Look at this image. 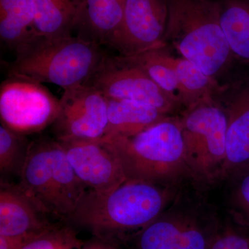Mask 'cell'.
Returning <instances> with one entry per match:
<instances>
[{"mask_svg": "<svg viewBox=\"0 0 249 249\" xmlns=\"http://www.w3.org/2000/svg\"><path fill=\"white\" fill-rule=\"evenodd\" d=\"M179 191V187L137 179L105 193L88 190L65 222L121 245L155 220Z\"/></svg>", "mask_w": 249, "mask_h": 249, "instance_id": "cell-1", "label": "cell"}, {"mask_svg": "<svg viewBox=\"0 0 249 249\" xmlns=\"http://www.w3.org/2000/svg\"><path fill=\"white\" fill-rule=\"evenodd\" d=\"M11 77L58 85L63 89L84 84L106 53L101 45L72 35H36L15 49Z\"/></svg>", "mask_w": 249, "mask_h": 249, "instance_id": "cell-2", "label": "cell"}, {"mask_svg": "<svg viewBox=\"0 0 249 249\" xmlns=\"http://www.w3.org/2000/svg\"><path fill=\"white\" fill-rule=\"evenodd\" d=\"M103 139L119 156L127 179L175 187L193 179L179 118L167 116L131 137Z\"/></svg>", "mask_w": 249, "mask_h": 249, "instance_id": "cell-3", "label": "cell"}, {"mask_svg": "<svg viewBox=\"0 0 249 249\" xmlns=\"http://www.w3.org/2000/svg\"><path fill=\"white\" fill-rule=\"evenodd\" d=\"M215 78L232 56L212 0H168L164 43Z\"/></svg>", "mask_w": 249, "mask_h": 249, "instance_id": "cell-4", "label": "cell"}, {"mask_svg": "<svg viewBox=\"0 0 249 249\" xmlns=\"http://www.w3.org/2000/svg\"><path fill=\"white\" fill-rule=\"evenodd\" d=\"M19 178L21 186L49 215L65 222L88 191L55 139L31 142Z\"/></svg>", "mask_w": 249, "mask_h": 249, "instance_id": "cell-5", "label": "cell"}, {"mask_svg": "<svg viewBox=\"0 0 249 249\" xmlns=\"http://www.w3.org/2000/svg\"><path fill=\"white\" fill-rule=\"evenodd\" d=\"M196 199L179 191L155 220L126 240L129 248L209 249L220 228L213 211Z\"/></svg>", "mask_w": 249, "mask_h": 249, "instance_id": "cell-6", "label": "cell"}, {"mask_svg": "<svg viewBox=\"0 0 249 249\" xmlns=\"http://www.w3.org/2000/svg\"><path fill=\"white\" fill-rule=\"evenodd\" d=\"M179 119L193 179L210 184L223 178L228 126L224 107L214 98H206L186 108Z\"/></svg>", "mask_w": 249, "mask_h": 249, "instance_id": "cell-7", "label": "cell"}, {"mask_svg": "<svg viewBox=\"0 0 249 249\" xmlns=\"http://www.w3.org/2000/svg\"><path fill=\"white\" fill-rule=\"evenodd\" d=\"M59 107L60 99L41 83L11 77L0 87L1 124L23 135L52 125Z\"/></svg>", "mask_w": 249, "mask_h": 249, "instance_id": "cell-8", "label": "cell"}, {"mask_svg": "<svg viewBox=\"0 0 249 249\" xmlns=\"http://www.w3.org/2000/svg\"><path fill=\"white\" fill-rule=\"evenodd\" d=\"M85 84L98 90L107 99L145 103L165 115L178 106L142 68L122 55L106 54Z\"/></svg>", "mask_w": 249, "mask_h": 249, "instance_id": "cell-9", "label": "cell"}, {"mask_svg": "<svg viewBox=\"0 0 249 249\" xmlns=\"http://www.w3.org/2000/svg\"><path fill=\"white\" fill-rule=\"evenodd\" d=\"M107 124V98L84 83L64 89L51 127L55 140L69 142L103 139Z\"/></svg>", "mask_w": 249, "mask_h": 249, "instance_id": "cell-10", "label": "cell"}, {"mask_svg": "<svg viewBox=\"0 0 249 249\" xmlns=\"http://www.w3.org/2000/svg\"><path fill=\"white\" fill-rule=\"evenodd\" d=\"M168 0H127L119 29L107 46L123 56L164 48Z\"/></svg>", "mask_w": 249, "mask_h": 249, "instance_id": "cell-11", "label": "cell"}, {"mask_svg": "<svg viewBox=\"0 0 249 249\" xmlns=\"http://www.w3.org/2000/svg\"><path fill=\"white\" fill-rule=\"evenodd\" d=\"M60 142L72 168L88 190L105 193L127 180L119 156L103 139Z\"/></svg>", "mask_w": 249, "mask_h": 249, "instance_id": "cell-12", "label": "cell"}, {"mask_svg": "<svg viewBox=\"0 0 249 249\" xmlns=\"http://www.w3.org/2000/svg\"><path fill=\"white\" fill-rule=\"evenodd\" d=\"M20 183H0V235L41 232L53 223Z\"/></svg>", "mask_w": 249, "mask_h": 249, "instance_id": "cell-13", "label": "cell"}, {"mask_svg": "<svg viewBox=\"0 0 249 249\" xmlns=\"http://www.w3.org/2000/svg\"><path fill=\"white\" fill-rule=\"evenodd\" d=\"M228 126L223 178L249 170V88L236 94L227 107Z\"/></svg>", "mask_w": 249, "mask_h": 249, "instance_id": "cell-14", "label": "cell"}, {"mask_svg": "<svg viewBox=\"0 0 249 249\" xmlns=\"http://www.w3.org/2000/svg\"><path fill=\"white\" fill-rule=\"evenodd\" d=\"M127 0H83L76 29L78 37L107 45L120 26Z\"/></svg>", "mask_w": 249, "mask_h": 249, "instance_id": "cell-15", "label": "cell"}, {"mask_svg": "<svg viewBox=\"0 0 249 249\" xmlns=\"http://www.w3.org/2000/svg\"><path fill=\"white\" fill-rule=\"evenodd\" d=\"M107 128L103 138L135 135L168 116L151 106L127 100L107 99Z\"/></svg>", "mask_w": 249, "mask_h": 249, "instance_id": "cell-16", "label": "cell"}, {"mask_svg": "<svg viewBox=\"0 0 249 249\" xmlns=\"http://www.w3.org/2000/svg\"><path fill=\"white\" fill-rule=\"evenodd\" d=\"M37 35H71L76 29L83 0H33Z\"/></svg>", "mask_w": 249, "mask_h": 249, "instance_id": "cell-17", "label": "cell"}, {"mask_svg": "<svg viewBox=\"0 0 249 249\" xmlns=\"http://www.w3.org/2000/svg\"><path fill=\"white\" fill-rule=\"evenodd\" d=\"M218 5L219 23L232 55L249 62V1L225 0Z\"/></svg>", "mask_w": 249, "mask_h": 249, "instance_id": "cell-18", "label": "cell"}, {"mask_svg": "<svg viewBox=\"0 0 249 249\" xmlns=\"http://www.w3.org/2000/svg\"><path fill=\"white\" fill-rule=\"evenodd\" d=\"M163 49L162 53L165 61L176 73L179 81L186 108L191 107L201 100L214 98V93L222 89L215 78L206 74L194 64L182 57L170 56L163 52Z\"/></svg>", "mask_w": 249, "mask_h": 249, "instance_id": "cell-19", "label": "cell"}, {"mask_svg": "<svg viewBox=\"0 0 249 249\" xmlns=\"http://www.w3.org/2000/svg\"><path fill=\"white\" fill-rule=\"evenodd\" d=\"M162 49H152L133 56L124 57L142 68L178 106H184V96L179 81L176 73L165 61Z\"/></svg>", "mask_w": 249, "mask_h": 249, "instance_id": "cell-20", "label": "cell"}, {"mask_svg": "<svg viewBox=\"0 0 249 249\" xmlns=\"http://www.w3.org/2000/svg\"><path fill=\"white\" fill-rule=\"evenodd\" d=\"M36 34L33 0H18L8 14L0 18V37L10 48L15 50Z\"/></svg>", "mask_w": 249, "mask_h": 249, "instance_id": "cell-21", "label": "cell"}, {"mask_svg": "<svg viewBox=\"0 0 249 249\" xmlns=\"http://www.w3.org/2000/svg\"><path fill=\"white\" fill-rule=\"evenodd\" d=\"M30 142L27 136L0 126V173L1 181L20 178L29 152Z\"/></svg>", "mask_w": 249, "mask_h": 249, "instance_id": "cell-22", "label": "cell"}, {"mask_svg": "<svg viewBox=\"0 0 249 249\" xmlns=\"http://www.w3.org/2000/svg\"><path fill=\"white\" fill-rule=\"evenodd\" d=\"M77 229L64 222L54 224L22 249H79L83 241Z\"/></svg>", "mask_w": 249, "mask_h": 249, "instance_id": "cell-23", "label": "cell"}, {"mask_svg": "<svg viewBox=\"0 0 249 249\" xmlns=\"http://www.w3.org/2000/svg\"><path fill=\"white\" fill-rule=\"evenodd\" d=\"M235 178L236 184L232 195L234 213L237 220L249 226V170Z\"/></svg>", "mask_w": 249, "mask_h": 249, "instance_id": "cell-24", "label": "cell"}, {"mask_svg": "<svg viewBox=\"0 0 249 249\" xmlns=\"http://www.w3.org/2000/svg\"><path fill=\"white\" fill-rule=\"evenodd\" d=\"M209 249H249V236L232 227L219 229Z\"/></svg>", "mask_w": 249, "mask_h": 249, "instance_id": "cell-25", "label": "cell"}, {"mask_svg": "<svg viewBox=\"0 0 249 249\" xmlns=\"http://www.w3.org/2000/svg\"><path fill=\"white\" fill-rule=\"evenodd\" d=\"M43 232L15 236L0 235V249H22L31 241Z\"/></svg>", "mask_w": 249, "mask_h": 249, "instance_id": "cell-26", "label": "cell"}, {"mask_svg": "<svg viewBox=\"0 0 249 249\" xmlns=\"http://www.w3.org/2000/svg\"><path fill=\"white\" fill-rule=\"evenodd\" d=\"M121 244L92 236L83 242L79 249H121Z\"/></svg>", "mask_w": 249, "mask_h": 249, "instance_id": "cell-27", "label": "cell"}, {"mask_svg": "<svg viewBox=\"0 0 249 249\" xmlns=\"http://www.w3.org/2000/svg\"><path fill=\"white\" fill-rule=\"evenodd\" d=\"M18 0H0V18H4L14 7Z\"/></svg>", "mask_w": 249, "mask_h": 249, "instance_id": "cell-28", "label": "cell"}]
</instances>
